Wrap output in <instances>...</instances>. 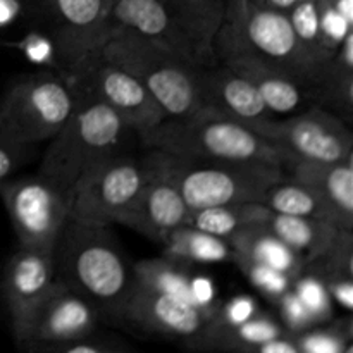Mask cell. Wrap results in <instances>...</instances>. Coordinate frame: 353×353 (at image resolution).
I'll return each instance as SVG.
<instances>
[{"label":"cell","instance_id":"cell-1","mask_svg":"<svg viewBox=\"0 0 353 353\" xmlns=\"http://www.w3.org/2000/svg\"><path fill=\"white\" fill-rule=\"evenodd\" d=\"M52 259L57 281L92 302L103 321L121 324L133 288V271L109 226L68 219L55 240Z\"/></svg>","mask_w":353,"mask_h":353},{"label":"cell","instance_id":"cell-2","mask_svg":"<svg viewBox=\"0 0 353 353\" xmlns=\"http://www.w3.org/2000/svg\"><path fill=\"white\" fill-rule=\"evenodd\" d=\"M217 61L228 55H248L283 69L310 88L323 65L303 48L288 12L254 0H230L214 38Z\"/></svg>","mask_w":353,"mask_h":353},{"label":"cell","instance_id":"cell-3","mask_svg":"<svg viewBox=\"0 0 353 353\" xmlns=\"http://www.w3.org/2000/svg\"><path fill=\"white\" fill-rule=\"evenodd\" d=\"M76 90V88H74ZM78 102L64 126L50 138L41 157L38 176L64 193L99 162L121 154L130 128L105 103L78 92Z\"/></svg>","mask_w":353,"mask_h":353},{"label":"cell","instance_id":"cell-4","mask_svg":"<svg viewBox=\"0 0 353 353\" xmlns=\"http://www.w3.org/2000/svg\"><path fill=\"white\" fill-rule=\"evenodd\" d=\"M190 210L226 203H262L268 190L285 178L281 165L255 161L185 159L150 150Z\"/></svg>","mask_w":353,"mask_h":353},{"label":"cell","instance_id":"cell-5","mask_svg":"<svg viewBox=\"0 0 353 353\" xmlns=\"http://www.w3.org/2000/svg\"><path fill=\"white\" fill-rule=\"evenodd\" d=\"M140 140L150 150L174 157L255 161L283 168L279 152L250 128L203 109L190 116L165 117Z\"/></svg>","mask_w":353,"mask_h":353},{"label":"cell","instance_id":"cell-6","mask_svg":"<svg viewBox=\"0 0 353 353\" xmlns=\"http://www.w3.org/2000/svg\"><path fill=\"white\" fill-rule=\"evenodd\" d=\"M100 54L134 76L157 100L168 117L200 110L196 93L199 65L164 50L128 30H112Z\"/></svg>","mask_w":353,"mask_h":353},{"label":"cell","instance_id":"cell-7","mask_svg":"<svg viewBox=\"0 0 353 353\" xmlns=\"http://www.w3.org/2000/svg\"><path fill=\"white\" fill-rule=\"evenodd\" d=\"M78 95L68 76L38 71L14 79L0 99V133L23 145L37 147L64 126Z\"/></svg>","mask_w":353,"mask_h":353},{"label":"cell","instance_id":"cell-8","mask_svg":"<svg viewBox=\"0 0 353 353\" xmlns=\"http://www.w3.org/2000/svg\"><path fill=\"white\" fill-rule=\"evenodd\" d=\"M112 0H28L41 34L50 41L54 71L72 78L100 54L110 34Z\"/></svg>","mask_w":353,"mask_h":353},{"label":"cell","instance_id":"cell-9","mask_svg":"<svg viewBox=\"0 0 353 353\" xmlns=\"http://www.w3.org/2000/svg\"><path fill=\"white\" fill-rule=\"evenodd\" d=\"M128 30L193 65L216 64L210 31L179 9L172 0H114L110 31Z\"/></svg>","mask_w":353,"mask_h":353},{"label":"cell","instance_id":"cell-10","mask_svg":"<svg viewBox=\"0 0 353 353\" xmlns=\"http://www.w3.org/2000/svg\"><path fill=\"white\" fill-rule=\"evenodd\" d=\"M250 130L279 152L283 164L288 161L340 162L353 157L350 126L316 105L286 119L272 117Z\"/></svg>","mask_w":353,"mask_h":353},{"label":"cell","instance_id":"cell-11","mask_svg":"<svg viewBox=\"0 0 353 353\" xmlns=\"http://www.w3.org/2000/svg\"><path fill=\"white\" fill-rule=\"evenodd\" d=\"M0 199L19 248L52 252L69 219V195L41 176H23L0 183Z\"/></svg>","mask_w":353,"mask_h":353},{"label":"cell","instance_id":"cell-12","mask_svg":"<svg viewBox=\"0 0 353 353\" xmlns=\"http://www.w3.org/2000/svg\"><path fill=\"white\" fill-rule=\"evenodd\" d=\"M145 174V162L124 152L99 162L69 192V219L92 226L117 223L143 185Z\"/></svg>","mask_w":353,"mask_h":353},{"label":"cell","instance_id":"cell-13","mask_svg":"<svg viewBox=\"0 0 353 353\" xmlns=\"http://www.w3.org/2000/svg\"><path fill=\"white\" fill-rule=\"evenodd\" d=\"M217 309L219 305L216 309L193 305L174 295L145 288L133 279L121 324L174 341L192 352L205 353L210 352V326Z\"/></svg>","mask_w":353,"mask_h":353},{"label":"cell","instance_id":"cell-14","mask_svg":"<svg viewBox=\"0 0 353 353\" xmlns=\"http://www.w3.org/2000/svg\"><path fill=\"white\" fill-rule=\"evenodd\" d=\"M69 79L78 92L105 103L138 137L154 130L168 117L157 100L131 72L107 61L102 54Z\"/></svg>","mask_w":353,"mask_h":353},{"label":"cell","instance_id":"cell-15","mask_svg":"<svg viewBox=\"0 0 353 353\" xmlns=\"http://www.w3.org/2000/svg\"><path fill=\"white\" fill-rule=\"evenodd\" d=\"M55 285L52 252L17 248L3 265L0 293L14 341L23 345L31 323Z\"/></svg>","mask_w":353,"mask_h":353},{"label":"cell","instance_id":"cell-16","mask_svg":"<svg viewBox=\"0 0 353 353\" xmlns=\"http://www.w3.org/2000/svg\"><path fill=\"white\" fill-rule=\"evenodd\" d=\"M143 162L147 169L143 185L133 202L121 214L117 224L162 245L171 231L186 223L190 209L179 190L164 174L152 154H148Z\"/></svg>","mask_w":353,"mask_h":353},{"label":"cell","instance_id":"cell-17","mask_svg":"<svg viewBox=\"0 0 353 353\" xmlns=\"http://www.w3.org/2000/svg\"><path fill=\"white\" fill-rule=\"evenodd\" d=\"M102 321V316L92 302L55 279L50 295L31 323L26 340L17 348L64 343L93 336Z\"/></svg>","mask_w":353,"mask_h":353},{"label":"cell","instance_id":"cell-18","mask_svg":"<svg viewBox=\"0 0 353 353\" xmlns=\"http://www.w3.org/2000/svg\"><path fill=\"white\" fill-rule=\"evenodd\" d=\"M196 93L200 110H210L247 128L276 117L262 102L257 90L221 61L199 68Z\"/></svg>","mask_w":353,"mask_h":353},{"label":"cell","instance_id":"cell-19","mask_svg":"<svg viewBox=\"0 0 353 353\" xmlns=\"http://www.w3.org/2000/svg\"><path fill=\"white\" fill-rule=\"evenodd\" d=\"M283 171L312 188L327 203L341 230L353 231V157L340 162L288 161Z\"/></svg>","mask_w":353,"mask_h":353},{"label":"cell","instance_id":"cell-20","mask_svg":"<svg viewBox=\"0 0 353 353\" xmlns=\"http://www.w3.org/2000/svg\"><path fill=\"white\" fill-rule=\"evenodd\" d=\"M247 79L272 114H286L303 105H312V88L283 69L248 55H228L219 59Z\"/></svg>","mask_w":353,"mask_h":353},{"label":"cell","instance_id":"cell-21","mask_svg":"<svg viewBox=\"0 0 353 353\" xmlns=\"http://www.w3.org/2000/svg\"><path fill=\"white\" fill-rule=\"evenodd\" d=\"M312 105L334 114L345 123L353 119V31L323 64L312 86Z\"/></svg>","mask_w":353,"mask_h":353},{"label":"cell","instance_id":"cell-22","mask_svg":"<svg viewBox=\"0 0 353 353\" xmlns=\"http://www.w3.org/2000/svg\"><path fill=\"white\" fill-rule=\"evenodd\" d=\"M230 247L233 250V262H255L269 265L276 271L296 279L305 268V259L283 243L265 226L248 228L231 236Z\"/></svg>","mask_w":353,"mask_h":353},{"label":"cell","instance_id":"cell-23","mask_svg":"<svg viewBox=\"0 0 353 353\" xmlns=\"http://www.w3.org/2000/svg\"><path fill=\"white\" fill-rule=\"evenodd\" d=\"M264 226L292 250L302 255L307 264L323 255L333 243L338 231L341 230L326 221L286 216V214H276L272 210Z\"/></svg>","mask_w":353,"mask_h":353},{"label":"cell","instance_id":"cell-24","mask_svg":"<svg viewBox=\"0 0 353 353\" xmlns=\"http://www.w3.org/2000/svg\"><path fill=\"white\" fill-rule=\"evenodd\" d=\"M131 271H133L134 283L145 286V288L174 295L185 302L205 307V309H216L217 307L214 303L203 302L196 295L190 264H186V262L176 261V259L162 254V257L145 259V261L137 262L131 268Z\"/></svg>","mask_w":353,"mask_h":353},{"label":"cell","instance_id":"cell-25","mask_svg":"<svg viewBox=\"0 0 353 353\" xmlns=\"http://www.w3.org/2000/svg\"><path fill=\"white\" fill-rule=\"evenodd\" d=\"M271 210L264 203H226L190 210L186 226L230 240L248 228L264 226Z\"/></svg>","mask_w":353,"mask_h":353},{"label":"cell","instance_id":"cell-26","mask_svg":"<svg viewBox=\"0 0 353 353\" xmlns=\"http://www.w3.org/2000/svg\"><path fill=\"white\" fill-rule=\"evenodd\" d=\"M286 333L288 331L268 314H252L250 317L238 323H223L214 316L212 326H210L209 350L231 353Z\"/></svg>","mask_w":353,"mask_h":353},{"label":"cell","instance_id":"cell-27","mask_svg":"<svg viewBox=\"0 0 353 353\" xmlns=\"http://www.w3.org/2000/svg\"><path fill=\"white\" fill-rule=\"evenodd\" d=\"M162 250L168 257L186 262V264L233 262V250L230 247V241L203 233V231L186 226V224L176 228L168 234L162 243Z\"/></svg>","mask_w":353,"mask_h":353},{"label":"cell","instance_id":"cell-28","mask_svg":"<svg viewBox=\"0 0 353 353\" xmlns=\"http://www.w3.org/2000/svg\"><path fill=\"white\" fill-rule=\"evenodd\" d=\"M262 203L276 214L310 217V219L326 221V223L338 226L327 203L312 188L288 178V176L279 179L268 190Z\"/></svg>","mask_w":353,"mask_h":353},{"label":"cell","instance_id":"cell-29","mask_svg":"<svg viewBox=\"0 0 353 353\" xmlns=\"http://www.w3.org/2000/svg\"><path fill=\"white\" fill-rule=\"evenodd\" d=\"M288 17L300 43L323 65L336 50H333L323 37L317 0H300L288 10Z\"/></svg>","mask_w":353,"mask_h":353},{"label":"cell","instance_id":"cell-30","mask_svg":"<svg viewBox=\"0 0 353 353\" xmlns=\"http://www.w3.org/2000/svg\"><path fill=\"white\" fill-rule=\"evenodd\" d=\"M305 269L326 278H352L353 279V231L340 230L327 250L312 262L305 264Z\"/></svg>","mask_w":353,"mask_h":353},{"label":"cell","instance_id":"cell-31","mask_svg":"<svg viewBox=\"0 0 353 353\" xmlns=\"http://www.w3.org/2000/svg\"><path fill=\"white\" fill-rule=\"evenodd\" d=\"M240 268V271L247 276L248 281L272 302H278L286 292L293 288L295 279L288 274L276 271L269 265L255 264V262H234Z\"/></svg>","mask_w":353,"mask_h":353},{"label":"cell","instance_id":"cell-32","mask_svg":"<svg viewBox=\"0 0 353 353\" xmlns=\"http://www.w3.org/2000/svg\"><path fill=\"white\" fill-rule=\"evenodd\" d=\"M293 292L299 295V299L302 300L303 305L312 312V316L316 317L317 323H321V321L330 317L331 299L330 295H327L326 288H324L319 276H316L314 272H310L309 269L303 268V271L300 272V276L295 279V283H293Z\"/></svg>","mask_w":353,"mask_h":353},{"label":"cell","instance_id":"cell-33","mask_svg":"<svg viewBox=\"0 0 353 353\" xmlns=\"http://www.w3.org/2000/svg\"><path fill=\"white\" fill-rule=\"evenodd\" d=\"M21 353H134L130 347L117 341L102 340L97 334L74 341L52 345H30L19 348Z\"/></svg>","mask_w":353,"mask_h":353},{"label":"cell","instance_id":"cell-34","mask_svg":"<svg viewBox=\"0 0 353 353\" xmlns=\"http://www.w3.org/2000/svg\"><path fill=\"white\" fill-rule=\"evenodd\" d=\"M181 10H185L192 19L212 34H217L224 10L230 0H172Z\"/></svg>","mask_w":353,"mask_h":353},{"label":"cell","instance_id":"cell-35","mask_svg":"<svg viewBox=\"0 0 353 353\" xmlns=\"http://www.w3.org/2000/svg\"><path fill=\"white\" fill-rule=\"evenodd\" d=\"M281 312L283 323H285V330L292 334H299L300 331L309 330L310 326L317 323L316 317L312 316L309 309L303 305L302 300L299 299L293 288L286 292L281 299L276 302Z\"/></svg>","mask_w":353,"mask_h":353},{"label":"cell","instance_id":"cell-36","mask_svg":"<svg viewBox=\"0 0 353 353\" xmlns=\"http://www.w3.org/2000/svg\"><path fill=\"white\" fill-rule=\"evenodd\" d=\"M33 145H23L0 133V183L9 179L17 169L26 164L33 154Z\"/></svg>","mask_w":353,"mask_h":353},{"label":"cell","instance_id":"cell-37","mask_svg":"<svg viewBox=\"0 0 353 353\" xmlns=\"http://www.w3.org/2000/svg\"><path fill=\"white\" fill-rule=\"evenodd\" d=\"M231 353H305V350H303L296 334L286 333L278 338H272V340L262 341L259 345H252V347Z\"/></svg>","mask_w":353,"mask_h":353},{"label":"cell","instance_id":"cell-38","mask_svg":"<svg viewBox=\"0 0 353 353\" xmlns=\"http://www.w3.org/2000/svg\"><path fill=\"white\" fill-rule=\"evenodd\" d=\"M327 295L333 302L343 307L347 312L353 309V279L352 278H326L321 279Z\"/></svg>","mask_w":353,"mask_h":353},{"label":"cell","instance_id":"cell-39","mask_svg":"<svg viewBox=\"0 0 353 353\" xmlns=\"http://www.w3.org/2000/svg\"><path fill=\"white\" fill-rule=\"evenodd\" d=\"M28 9V0H0V30L12 26L21 17L23 10Z\"/></svg>","mask_w":353,"mask_h":353},{"label":"cell","instance_id":"cell-40","mask_svg":"<svg viewBox=\"0 0 353 353\" xmlns=\"http://www.w3.org/2000/svg\"><path fill=\"white\" fill-rule=\"evenodd\" d=\"M254 2L261 3V6L264 7H271V9L288 12V10L292 9L296 2H300V0H254Z\"/></svg>","mask_w":353,"mask_h":353},{"label":"cell","instance_id":"cell-41","mask_svg":"<svg viewBox=\"0 0 353 353\" xmlns=\"http://www.w3.org/2000/svg\"><path fill=\"white\" fill-rule=\"evenodd\" d=\"M338 353H353V340L345 341L343 347H341V350Z\"/></svg>","mask_w":353,"mask_h":353},{"label":"cell","instance_id":"cell-42","mask_svg":"<svg viewBox=\"0 0 353 353\" xmlns=\"http://www.w3.org/2000/svg\"><path fill=\"white\" fill-rule=\"evenodd\" d=\"M112 2H114V0H112Z\"/></svg>","mask_w":353,"mask_h":353}]
</instances>
